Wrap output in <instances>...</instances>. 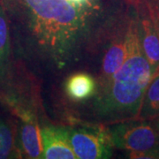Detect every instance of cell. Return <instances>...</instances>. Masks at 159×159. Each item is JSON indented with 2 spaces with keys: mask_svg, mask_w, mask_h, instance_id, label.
I'll list each match as a JSON object with an SVG mask.
<instances>
[{
  "mask_svg": "<svg viewBox=\"0 0 159 159\" xmlns=\"http://www.w3.org/2000/svg\"><path fill=\"white\" fill-rule=\"evenodd\" d=\"M43 152L41 158H77L69 142L68 130L64 127L47 125L41 129Z\"/></svg>",
  "mask_w": 159,
  "mask_h": 159,
  "instance_id": "8",
  "label": "cell"
},
{
  "mask_svg": "<svg viewBox=\"0 0 159 159\" xmlns=\"http://www.w3.org/2000/svg\"><path fill=\"white\" fill-rule=\"evenodd\" d=\"M152 121V124L154 125V128L156 130V133H157V140H158L159 143V116L157 117L156 119H154L151 120Z\"/></svg>",
  "mask_w": 159,
  "mask_h": 159,
  "instance_id": "15",
  "label": "cell"
},
{
  "mask_svg": "<svg viewBox=\"0 0 159 159\" xmlns=\"http://www.w3.org/2000/svg\"><path fill=\"white\" fill-rule=\"evenodd\" d=\"M109 134L114 147L128 151L131 158H159L158 140L151 120L115 123Z\"/></svg>",
  "mask_w": 159,
  "mask_h": 159,
  "instance_id": "3",
  "label": "cell"
},
{
  "mask_svg": "<svg viewBox=\"0 0 159 159\" xmlns=\"http://www.w3.org/2000/svg\"><path fill=\"white\" fill-rule=\"evenodd\" d=\"M10 55L11 46L8 23L5 11L0 7V81L7 75Z\"/></svg>",
  "mask_w": 159,
  "mask_h": 159,
  "instance_id": "11",
  "label": "cell"
},
{
  "mask_svg": "<svg viewBox=\"0 0 159 159\" xmlns=\"http://www.w3.org/2000/svg\"><path fill=\"white\" fill-rule=\"evenodd\" d=\"M159 116V68L153 72L146 89L138 119L152 120Z\"/></svg>",
  "mask_w": 159,
  "mask_h": 159,
  "instance_id": "10",
  "label": "cell"
},
{
  "mask_svg": "<svg viewBox=\"0 0 159 159\" xmlns=\"http://www.w3.org/2000/svg\"><path fill=\"white\" fill-rule=\"evenodd\" d=\"M14 133L11 125L0 119V159L16 156Z\"/></svg>",
  "mask_w": 159,
  "mask_h": 159,
  "instance_id": "12",
  "label": "cell"
},
{
  "mask_svg": "<svg viewBox=\"0 0 159 159\" xmlns=\"http://www.w3.org/2000/svg\"><path fill=\"white\" fill-rule=\"evenodd\" d=\"M138 29L142 51L153 72L159 68V27L149 10L147 1L137 4Z\"/></svg>",
  "mask_w": 159,
  "mask_h": 159,
  "instance_id": "5",
  "label": "cell"
},
{
  "mask_svg": "<svg viewBox=\"0 0 159 159\" xmlns=\"http://www.w3.org/2000/svg\"><path fill=\"white\" fill-rule=\"evenodd\" d=\"M25 24L38 51L59 66L67 62L89 29L88 12L66 0H22Z\"/></svg>",
  "mask_w": 159,
  "mask_h": 159,
  "instance_id": "2",
  "label": "cell"
},
{
  "mask_svg": "<svg viewBox=\"0 0 159 159\" xmlns=\"http://www.w3.org/2000/svg\"><path fill=\"white\" fill-rule=\"evenodd\" d=\"M149 10L159 27V0H146Z\"/></svg>",
  "mask_w": 159,
  "mask_h": 159,
  "instance_id": "13",
  "label": "cell"
},
{
  "mask_svg": "<svg viewBox=\"0 0 159 159\" xmlns=\"http://www.w3.org/2000/svg\"><path fill=\"white\" fill-rule=\"evenodd\" d=\"M68 136L77 158H109L111 156L113 144L110 134L103 130L79 128L68 131Z\"/></svg>",
  "mask_w": 159,
  "mask_h": 159,
  "instance_id": "4",
  "label": "cell"
},
{
  "mask_svg": "<svg viewBox=\"0 0 159 159\" xmlns=\"http://www.w3.org/2000/svg\"><path fill=\"white\" fill-rule=\"evenodd\" d=\"M129 17L124 19L122 23L117 27L111 45L103 56L102 74L99 78V86L106 82L121 67L125 61L126 56V31Z\"/></svg>",
  "mask_w": 159,
  "mask_h": 159,
  "instance_id": "7",
  "label": "cell"
},
{
  "mask_svg": "<svg viewBox=\"0 0 159 159\" xmlns=\"http://www.w3.org/2000/svg\"><path fill=\"white\" fill-rule=\"evenodd\" d=\"M12 111L21 121L19 132L20 152L27 158H41L43 144L41 130L35 116L25 107H16Z\"/></svg>",
  "mask_w": 159,
  "mask_h": 159,
  "instance_id": "6",
  "label": "cell"
},
{
  "mask_svg": "<svg viewBox=\"0 0 159 159\" xmlns=\"http://www.w3.org/2000/svg\"><path fill=\"white\" fill-rule=\"evenodd\" d=\"M126 56L121 67L99 86L96 111L111 124L138 119L153 70L142 51L137 15H131L126 31Z\"/></svg>",
  "mask_w": 159,
  "mask_h": 159,
  "instance_id": "1",
  "label": "cell"
},
{
  "mask_svg": "<svg viewBox=\"0 0 159 159\" xmlns=\"http://www.w3.org/2000/svg\"><path fill=\"white\" fill-rule=\"evenodd\" d=\"M66 92L72 100L82 101L97 91V82L89 74L80 73L70 76L66 82Z\"/></svg>",
  "mask_w": 159,
  "mask_h": 159,
  "instance_id": "9",
  "label": "cell"
},
{
  "mask_svg": "<svg viewBox=\"0 0 159 159\" xmlns=\"http://www.w3.org/2000/svg\"><path fill=\"white\" fill-rule=\"evenodd\" d=\"M71 6L77 9H85L91 5L92 0H66Z\"/></svg>",
  "mask_w": 159,
  "mask_h": 159,
  "instance_id": "14",
  "label": "cell"
}]
</instances>
